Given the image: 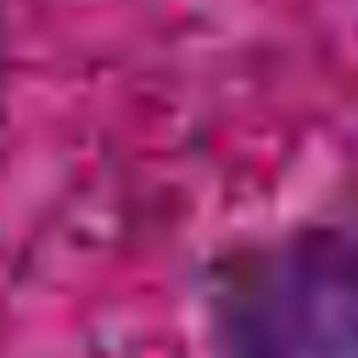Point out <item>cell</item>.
I'll list each match as a JSON object with an SVG mask.
<instances>
[{
	"instance_id": "1",
	"label": "cell",
	"mask_w": 358,
	"mask_h": 358,
	"mask_svg": "<svg viewBox=\"0 0 358 358\" xmlns=\"http://www.w3.org/2000/svg\"><path fill=\"white\" fill-rule=\"evenodd\" d=\"M224 358H358V241L302 229L241 257L218 291Z\"/></svg>"
}]
</instances>
